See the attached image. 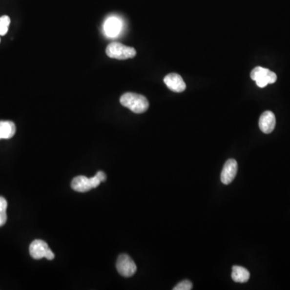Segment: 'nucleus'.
<instances>
[{
	"label": "nucleus",
	"mask_w": 290,
	"mask_h": 290,
	"mask_svg": "<svg viewBox=\"0 0 290 290\" xmlns=\"http://www.w3.org/2000/svg\"><path fill=\"white\" fill-rule=\"evenodd\" d=\"M120 104L136 114L145 113L149 107V103L144 95L136 93H125L120 97Z\"/></svg>",
	"instance_id": "f257e3e1"
},
{
	"label": "nucleus",
	"mask_w": 290,
	"mask_h": 290,
	"mask_svg": "<svg viewBox=\"0 0 290 290\" xmlns=\"http://www.w3.org/2000/svg\"><path fill=\"white\" fill-rule=\"evenodd\" d=\"M106 53L109 58L117 60H126L136 57V51L132 47L126 46L118 42H113L106 47Z\"/></svg>",
	"instance_id": "f03ea898"
},
{
	"label": "nucleus",
	"mask_w": 290,
	"mask_h": 290,
	"mask_svg": "<svg viewBox=\"0 0 290 290\" xmlns=\"http://www.w3.org/2000/svg\"><path fill=\"white\" fill-rule=\"evenodd\" d=\"M251 78L255 81L256 85L260 88L267 86L268 84H272L275 83L277 77L274 72L269 69L257 66L251 72Z\"/></svg>",
	"instance_id": "7ed1b4c3"
},
{
	"label": "nucleus",
	"mask_w": 290,
	"mask_h": 290,
	"mask_svg": "<svg viewBox=\"0 0 290 290\" xmlns=\"http://www.w3.org/2000/svg\"><path fill=\"white\" fill-rule=\"evenodd\" d=\"M100 183L101 182L96 175L90 178L85 176H78L72 181L71 187L74 191L85 193L99 186Z\"/></svg>",
	"instance_id": "20e7f679"
},
{
	"label": "nucleus",
	"mask_w": 290,
	"mask_h": 290,
	"mask_svg": "<svg viewBox=\"0 0 290 290\" xmlns=\"http://www.w3.org/2000/svg\"><path fill=\"white\" fill-rule=\"evenodd\" d=\"M29 252L35 260L46 258L47 260H52L55 257V255L51 251L48 244L41 240H36L32 242L29 247Z\"/></svg>",
	"instance_id": "39448f33"
},
{
	"label": "nucleus",
	"mask_w": 290,
	"mask_h": 290,
	"mask_svg": "<svg viewBox=\"0 0 290 290\" xmlns=\"http://www.w3.org/2000/svg\"><path fill=\"white\" fill-rule=\"evenodd\" d=\"M116 269L118 272L124 277H131L137 270L133 260L127 254H121L118 257Z\"/></svg>",
	"instance_id": "423d86ee"
},
{
	"label": "nucleus",
	"mask_w": 290,
	"mask_h": 290,
	"mask_svg": "<svg viewBox=\"0 0 290 290\" xmlns=\"http://www.w3.org/2000/svg\"><path fill=\"white\" fill-rule=\"evenodd\" d=\"M238 170L237 161L229 159L224 164L221 173V182L225 185H229L235 179Z\"/></svg>",
	"instance_id": "0eeeda50"
},
{
	"label": "nucleus",
	"mask_w": 290,
	"mask_h": 290,
	"mask_svg": "<svg viewBox=\"0 0 290 290\" xmlns=\"http://www.w3.org/2000/svg\"><path fill=\"white\" fill-rule=\"evenodd\" d=\"M164 83H166L167 87L173 92H183L186 88V85L182 76L175 73H172L165 77Z\"/></svg>",
	"instance_id": "6e6552de"
},
{
	"label": "nucleus",
	"mask_w": 290,
	"mask_h": 290,
	"mask_svg": "<svg viewBox=\"0 0 290 290\" xmlns=\"http://www.w3.org/2000/svg\"><path fill=\"white\" fill-rule=\"evenodd\" d=\"M276 126V117L272 111H267L260 115L259 127L262 132L269 134L272 132Z\"/></svg>",
	"instance_id": "1a4fd4ad"
},
{
	"label": "nucleus",
	"mask_w": 290,
	"mask_h": 290,
	"mask_svg": "<svg viewBox=\"0 0 290 290\" xmlns=\"http://www.w3.org/2000/svg\"><path fill=\"white\" fill-rule=\"evenodd\" d=\"M104 30L107 37H116L122 30V22L117 17H110L104 23Z\"/></svg>",
	"instance_id": "9d476101"
},
{
	"label": "nucleus",
	"mask_w": 290,
	"mask_h": 290,
	"mask_svg": "<svg viewBox=\"0 0 290 290\" xmlns=\"http://www.w3.org/2000/svg\"><path fill=\"white\" fill-rule=\"evenodd\" d=\"M231 278L237 283H245L250 278V272L245 268L235 265L232 267Z\"/></svg>",
	"instance_id": "9b49d317"
},
{
	"label": "nucleus",
	"mask_w": 290,
	"mask_h": 290,
	"mask_svg": "<svg viewBox=\"0 0 290 290\" xmlns=\"http://www.w3.org/2000/svg\"><path fill=\"white\" fill-rule=\"evenodd\" d=\"M16 127L12 121H0V140L11 139L16 134Z\"/></svg>",
	"instance_id": "f8f14e48"
},
{
	"label": "nucleus",
	"mask_w": 290,
	"mask_h": 290,
	"mask_svg": "<svg viewBox=\"0 0 290 290\" xmlns=\"http://www.w3.org/2000/svg\"><path fill=\"white\" fill-rule=\"evenodd\" d=\"M7 203L6 199L0 197V228L7 222Z\"/></svg>",
	"instance_id": "ddd939ff"
},
{
	"label": "nucleus",
	"mask_w": 290,
	"mask_h": 290,
	"mask_svg": "<svg viewBox=\"0 0 290 290\" xmlns=\"http://www.w3.org/2000/svg\"><path fill=\"white\" fill-rule=\"evenodd\" d=\"M10 23H11V20L9 16H3L0 17V35L1 36L7 34Z\"/></svg>",
	"instance_id": "4468645a"
},
{
	"label": "nucleus",
	"mask_w": 290,
	"mask_h": 290,
	"mask_svg": "<svg viewBox=\"0 0 290 290\" xmlns=\"http://www.w3.org/2000/svg\"><path fill=\"white\" fill-rule=\"evenodd\" d=\"M193 289V284L189 280H184L177 284L173 289V290H190Z\"/></svg>",
	"instance_id": "2eb2a0df"
},
{
	"label": "nucleus",
	"mask_w": 290,
	"mask_h": 290,
	"mask_svg": "<svg viewBox=\"0 0 290 290\" xmlns=\"http://www.w3.org/2000/svg\"><path fill=\"white\" fill-rule=\"evenodd\" d=\"M96 176L98 178H99V181L101 182H105L106 181V173L103 172V171H99L98 173H96Z\"/></svg>",
	"instance_id": "dca6fc26"
},
{
	"label": "nucleus",
	"mask_w": 290,
	"mask_h": 290,
	"mask_svg": "<svg viewBox=\"0 0 290 290\" xmlns=\"http://www.w3.org/2000/svg\"><path fill=\"white\" fill-rule=\"evenodd\" d=\"M0 41H1V40H0Z\"/></svg>",
	"instance_id": "f3484780"
}]
</instances>
